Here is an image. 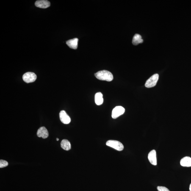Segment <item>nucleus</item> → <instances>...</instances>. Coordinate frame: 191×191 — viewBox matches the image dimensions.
<instances>
[{"mask_svg":"<svg viewBox=\"0 0 191 191\" xmlns=\"http://www.w3.org/2000/svg\"><path fill=\"white\" fill-rule=\"evenodd\" d=\"M78 39L75 38L67 41L66 44L70 48L74 49H77L78 45Z\"/></svg>","mask_w":191,"mask_h":191,"instance_id":"10","label":"nucleus"},{"mask_svg":"<svg viewBox=\"0 0 191 191\" xmlns=\"http://www.w3.org/2000/svg\"><path fill=\"white\" fill-rule=\"evenodd\" d=\"M37 135L39 137H42L43 139L46 138L48 136V130L45 127H42L38 130Z\"/></svg>","mask_w":191,"mask_h":191,"instance_id":"7","label":"nucleus"},{"mask_svg":"<svg viewBox=\"0 0 191 191\" xmlns=\"http://www.w3.org/2000/svg\"><path fill=\"white\" fill-rule=\"evenodd\" d=\"M59 138H56V140H57V141H59Z\"/></svg>","mask_w":191,"mask_h":191,"instance_id":"18","label":"nucleus"},{"mask_svg":"<svg viewBox=\"0 0 191 191\" xmlns=\"http://www.w3.org/2000/svg\"><path fill=\"white\" fill-rule=\"evenodd\" d=\"M95 76L101 80L111 81L113 79V76L111 72L107 70H101L96 73Z\"/></svg>","mask_w":191,"mask_h":191,"instance_id":"1","label":"nucleus"},{"mask_svg":"<svg viewBox=\"0 0 191 191\" xmlns=\"http://www.w3.org/2000/svg\"><path fill=\"white\" fill-rule=\"evenodd\" d=\"M61 146L63 149L65 151H69L71 148L70 142L68 140L65 139L62 141L61 143Z\"/></svg>","mask_w":191,"mask_h":191,"instance_id":"13","label":"nucleus"},{"mask_svg":"<svg viewBox=\"0 0 191 191\" xmlns=\"http://www.w3.org/2000/svg\"><path fill=\"white\" fill-rule=\"evenodd\" d=\"M159 75L158 74H156L153 75L146 81L145 84V87L147 88H151L155 87L159 80Z\"/></svg>","mask_w":191,"mask_h":191,"instance_id":"3","label":"nucleus"},{"mask_svg":"<svg viewBox=\"0 0 191 191\" xmlns=\"http://www.w3.org/2000/svg\"><path fill=\"white\" fill-rule=\"evenodd\" d=\"M143 40L140 34H136L133 37L132 43L134 45H137L140 43H143Z\"/></svg>","mask_w":191,"mask_h":191,"instance_id":"14","label":"nucleus"},{"mask_svg":"<svg viewBox=\"0 0 191 191\" xmlns=\"http://www.w3.org/2000/svg\"><path fill=\"white\" fill-rule=\"evenodd\" d=\"M189 190L191 191V183L190 184V186H189Z\"/></svg>","mask_w":191,"mask_h":191,"instance_id":"17","label":"nucleus"},{"mask_svg":"<svg viewBox=\"0 0 191 191\" xmlns=\"http://www.w3.org/2000/svg\"><path fill=\"white\" fill-rule=\"evenodd\" d=\"M37 76L35 73L28 72L23 74V78L25 82L29 83L34 82L37 79Z\"/></svg>","mask_w":191,"mask_h":191,"instance_id":"4","label":"nucleus"},{"mask_svg":"<svg viewBox=\"0 0 191 191\" xmlns=\"http://www.w3.org/2000/svg\"><path fill=\"white\" fill-rule=\"evenodd\" d=\"M35 4L37 7L41 8H46L50 5V3L49 1L46 0H40L36 1Z\"/></svg>","mask_w":191,"mask_h":191,"instance_id":"9","label":"nucleus"},{"mask_svg":"<svg viewBox=\"0 0 191 191\" xmlns=\"http://www.w3.org/2000/svg\"><path fill=\"white\" fill-rule=\"evenodd\" d=\"M157 188L158 191H170L167 188L162 186H158Z\"/></svg>","mask_w":191,"mask_h":191,"instance_id":"16","label":"nucleus"},{"mask_svg":"<svg viewBox=\"0 0 191 191\" xmlns=\"http://www.w3.org/2000/svg\"><path fill=\"white\" fill-rule=\"evenodd\" d=\"M180 164L182 166L189 167L191 166V158L186 156L183 158L180 161Z\"/></svg>","mask_w":191,"mask_h":191,"instance_id":"11","label":"nucleus"},{"mask_svg":"<svg viewBox=\"0 0 191 191\" xmlns=\"http://www.w3.org/2000/svg\"><path fill=\"white\" fill-rule=\"evenodd\" d=\"M103 94L100 92H97L95 96V102L97 105L100 106L102 104L103 102Z\"/></svg>","mask_w":191,"mask_h":191,"instance_id":"12","label":"nucleus"},{"mask_svg":"<svg viewBox=\"0 0 191 191\" xmlns=\"http://www.w3.org/2000/svg\"><path fill=\"white\" fill-rule=\"evenodd\" d=\"M59 118L61 121L65 124H68L71 121L70 117L65 111H61L59 114Z\"/></svg>","mask_w":191,"mask_h":191,"instance_id":"6","label":"nucleus"},{"mask_svg":"<svg viewBox=\"0 0 191 191\" xmlns=\"http://www.w3.org/2000/svg\"><path fill=\"white\" fill-rule=\"evenodd\" d=\"M125 112L124 108L121 106H117L114 108L112 111V118L114 119H117L124 114Z\"/></svg>","mask_w":191,"mask_h":191,"instance_id":"5","label":"nucleus"},{"mask_svg":"<svg viewBox=\"0 0 191 191\" xmlns=\"http://www.w3.org/2000/svg\"><path fill=\"white\" fill-rule=\"evenodd\" d=\"M8 165V163L7 161L1 160H0V168H2L7 167Z\"/></svg>","mask_w":191,"mask_h":191,"instance_id":"15","label":"nucleus"},{"mask_svg":"<svg viewBox=\"0 0 191 191\" xmlns=\"http://www.w3.org/2000/svg\"><path fill=\"white\" fill-rule=\"evenodd\" d=\"M148 159L149 162L153 165L156 166L157 165L156 150H153L150 152L148 155Z\"/></svg>","mask_w":191,"mask_h":191,"instance_id":"8","label":"nucleus"},{"mask_svg":"<svg viewBox=\"0 0 191 191\" xmlns=\"http://www.w3.org/2000/svg\"><path fill=\"white\" fill-rule=\"evenodd\" d=\"M106 145L119 151H123L124 148L123 144L117 141L112 140L108 141L106 142Z\"/></svg>","mask_w":191,"mask_h":191,"instance_id":"2","label":"nucleus"}]
</instances>
